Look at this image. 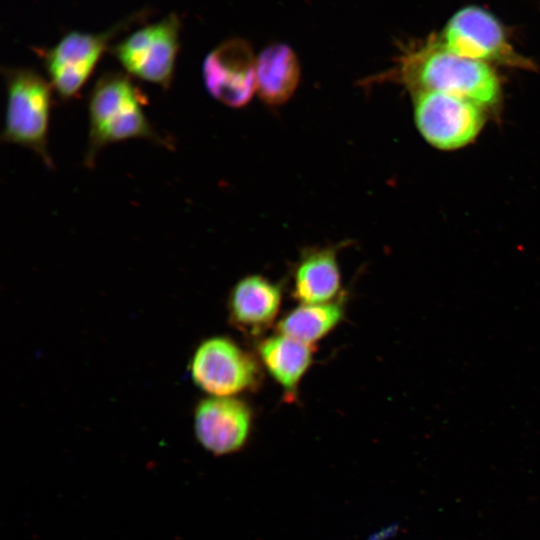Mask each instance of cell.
<instances>
[{
	"mask_svg": "<svg viewBox=\"0 0 540 540\" xmlns=\"http://www.w3.org/2000/svg\"><path fill=\"white\" fill-rule=\"evenodd\" d=\"M371 79L398 83L411 94L436 91L459 96L485 110L501 98L500 79L492 65L454 54L435 33L401 43L394 65Z\"/></svg>",
	"mask_w": 540,
	"mask_h": 540,
	"instance_id": "1",
	"label": "cell"
},
{
	"mask_svg": "<svg viewBox=\"0 0 540 540\" xmlns=\"http://www.w3.org/2000/svg\"><path fill=\"white\" fill-rule=\"evenodd\" d=\"M146 99L128 74L107 72L93 85L88 99V141L84 165L94 166L99 152L110 144L144 139L170 147L149 122Z\"/></svg>",
	"mask_w": 540,
	"mask_h": 540,
	"instance_id": "2",
	"label": "cell"
},
{
	"mask_svg": "<svg viewBox=\"0 0 540 540\" xmlns=\"http://www.w3.org/2000/svg\"><path fill=\"white\" fill-rule=\"evenodd\" d=\"M3 78L7 101L1 141L32 150L53 169L48 146L54 91L50 81L29 68H6Z\"/></svg>",
	"mask_w": 540,
	"mask_h": 540,
	"instance_id": "3",
	"label": "cell"
},
{
	"mask_svg": "<svg viewBox=\"0 0 540 540\" xmlns=\"http://www.w3.org/2000/svg\"><path fill=\"white\" fill-rule=\"evenodd\" d=\"M439 38L448 50L467 59L489 65L534 67L514 49L502 23L492 13L475 5L456 11Z\"/></svg>",
	"mask_w": 540,
	"mask_h": 540,
	"instance_id": "4",
	"label": "cell"
},
{
	"mask_svg": "<svg viewBox=\"0 0 540 540\" xmlns=\"http://www.w3.org/2000/svg\"><path fill=\"white\" fill-rule=\"evenodd\" d=\"M415 124L434 148L451 151L474 141L485 124V109L451 94L423 91L412 94Z\"/></svg>",
	"mask_w": 540,
	"mask_h": 540,
	"instance_id": "5",
	"label": "cell"
},
{
	"mask_svg": "<svg viewBox=\"0 0 540 540\" xmlns=\"http://www.w3.org/2000/svg\"><path fill=\"white\" fill-rule=\"evenodd\" d=\"M180 21L174 14L136 30L112 48L126 74L169 89L179 52Z\"/></svg>",
	"mask_w": 540,
	"mask_h": 540,
	"instance_id": "6",
	"label": "cell"
},
{
	"mask_svg": "<svg viewBox=\"0 0 540 540\" xmlns=\"http://www.w3.org/2000/svg\"><path fill=\"white\" fill-rule=\"evenodd\" d=\"M190 372L201 390L218 397L255 388L260 380L255 358L232 340L218 336L200 343L193 354Z\"/></svg>",
	"mask_w": 540,
	"mask_h": 540,
	"instance_id": "7",
	"label": "cell"
},
{
	"mask_svg": "<svg viewBox=\"0 0 540 540\" xmlns=\"http://www.w3.org/2000/svg\"><path fill=\"white\" fill-rule=\"evenodd\" d=\"M119 30L118 26L97 34L73 31L40 53L49 81L61 101L79 96Z\"/></svg>",
	"mask_w": 540,
	"mask_h": 540,
	"instance_id": "8",
	"label": "cell"
},
{
	"mask_svg": "<svg viewBox=\"0 0 540 540\" xmlns=\"http://www.w3.org/2000/svg\"><path fill=\"white\" fill-rule=\"evenodd\" d=\"M256 61L243 39H229L218 45L203 62L207 91L229 107L245 106L256 91Z\"/></svg>",
	"mask_w": 540,
	"mask_h": 540,
	"instance_id": "9",
	"label": "cell"
},
{
	"mask_svg": "<svg viewBox=\"0 0 540 540\" xmlns=\"http://www.w3.org/2000/svg\"><path fill=\"white\" fill-rule=\"evenodd\" d=\"M252 422L249 406L235 397L211 396L201 400L194 413V431L199 443L215 455L240 450Z\"/></svg>",
	"mask_w": 540,
	"mask_h": 540,
	"instance_id": "10",
	"label": "cell"
},
{
	"mask_svg": "<svg viewBox=\"0 0 540 540\" xmlns=\"http://www.w3.org/2000/svg\"><path fill=\"white\" fill-rule=\"evenodd\" d=\"M280 304L279 286L260 275H251L233 287L228 301L229 316L239 329L257 334L273 322Z\"/></svg>",
	"mask_w": 540,
	"mask_h": 540,
	"instance_id": "11",
	"label": "cell"
},
{
	"mask_svg": "<svg viewBox=\"0 0 540 540\" xmlns=\"http://www.w3.org/2000/svg\"><path fill=\"white\" fill-rule=\"evenodd\" d=\"M336 247L305 251L297 265L293 295L302 304L330 302L341 285Z\"/></svg>",
	"mask_w": 540,
	"mask_h": 540,
	"instance_id": "12",
	"label": "cell"
},
{
	"mask_svg": "<svg viewBox=\"0 0 540 540\" xmlns=\"http://www.w3.org/2000/svg\"><path fill=\"white\" fill-rule=\"evenodd\" d=\"M299 79L300 65L288 45H269L257 57L256 92L266 104L277 106L289 100Z\"/></svg>",
	"mask_w": 540,
	"mask_h": 540,
	"instance_id": "13",
	"label": "cell"
},
{
	"mask_svg": "<svg viewBox=\"0 0 540 540\" xmlns=\"http://www.w3.org/2000/svg\"><path fill=\"white\" fill-rule=\"evenodd\" d=\"M258 352L270 375L289 397H294L300 380L311 365L312 345L279 334L262 341Z\"/></svg>",
	"mask_w": 540,
	"mask_h": 540,
	"instance_id": "14",
	"label": "cell"
},
{
	"mask_svg": "<svg viewBox=\"0 0 540 540\" xmlns=\"http://www.w3.org/2000/svg\"><path fill=\"white\" fill-rule=\"evenodd\" d=\"M342 301L302 304L278 323L279 333L312 345L327 335L342 320Z\"/></svg>",
	"mask_w": 540,
	"mask_h": 540,
	"instance_id": "15",
	"label": "cell"
}]
</instances>
